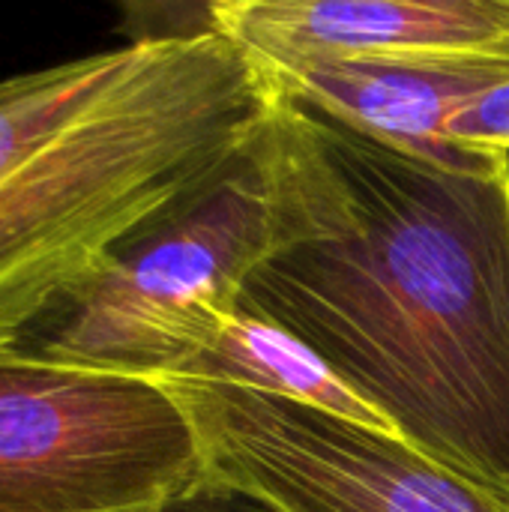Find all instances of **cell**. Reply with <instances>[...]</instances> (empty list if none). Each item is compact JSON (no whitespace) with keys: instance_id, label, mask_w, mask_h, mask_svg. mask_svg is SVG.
<instances>
[{"instance_id":"1","label":"cell","mask_w":509,"mask_h":512,"mask_svg":"<svg viewBox=\"0 0 509 512\" xmlns=\"http://www.w3.org/2000/svg\"><path fill=\"white\" fill-rule=\"evenodd\" d=\"M261 144L267 246L240 309L509 501V153H405L282 93Z\"/></svg>"},{"instance_id":"2","label":"cell","mask_w":509,"mask_h":512,"mask_svg":"<svg viewBox=\"0 0 509 512\" xmlns=\"http://www.w3.org/2000/svg\"><path fill=\"white\" fill-rule=\"evenodd\" d=\"M267 69L219 30L0 81V351L264 126Z\"/></svg>"},{"instance_id":"3","label":"cell","mask_w":509,"mask_h":512,"mask_svg":"<svg viewBox=\"0 0 509 512\" xmlns=\"http://www.w3.org/2000/svg\"><path fill=\"white\" fill-rule=\"evenodd\" d=\"M261 135L264 126L210 180L129 234L21 348L150 381L174 375L240 309L243 282L267 246Z\"/></svg>"},{"instance_id":"4","label":"cell","mask_w":509,"mask_h":512,"mask_svg":"<svg viewBox=\"0 0 509 512\" xmlns=\"http://www.w3.org/2000/svg\"><path fill=\"white\" fill-rule=\"evenodd\" d=\"M204 477L159 381L0 351V512H159Z\"/></svg>"},{"instance_id":"5","label":"cell","mask_w":509,"mask_h":512,"mask_svg":"<svg viewBox=\"0 0 509 512\" xmlns=\"http://www.w3.org/2000/svg\"><path fill=\"white\" fill-rule=\"evenodd\" d=\"M192 420L210 477L279 512H509L492 489L393 432L225 384H162Z\"/></svg>"},{"instance_id":"6","label":"cell","mask_w":509,"mask_h":512,"mask_svg":"<svg viewBox=\"0 0 509 512\" xmlns=\"http://www.w3.org/2000/svg\"><path fill=\"white\" fill-rule=\"evenodd\" d=\"M210 24L261 63L509 54V0H213Z\"/></svg>"},{"instance_id":"7","label":"cell","mask_w":509,"mask_h":512,"mask_svg":"<svg viewBox=\"0 0 509 512\" xmlns=\"http://www.w3.org/2000/svg\"><path fill=\"white\" fill-rule=\"evenodd\" d=\"M261 66L285 99L405 153L432 159H450L465 150L447 138V123L471 99L509 81V54Z\"/></svg>"},{"instance_id":"8","label":"cell","mask_w":509,"mask_h":512,"mask_svg":"<svg viewBox=\"0 0 509 512\" xmlns=\"http://www.w3.org/2000/svg\"><path fill=\"white\" fill-rule=\"evenodd\" d=\"M165 381L225 384L300 399L360 426L393 432V426L357 399L303 342L243 309L219 324Z\"/></svg>"},{"instance_id":"9","label":"cell","mask_w":509,"mask_h":512,"mask_svg":"<svg viewBox=\"0 0 509 512\" xmlns=\"http://www.w3.org/2000/svg\"><path fill=\"white\" fill-rule=\"evenodd\" d=\"M447 138L462 147L509 153V81L471 99L447 123Z\"/></svg>"},{"instance_id":"10","label":"cell","mask_w":509,"mask_h":512,"mask_svg":"<svg viewBox=\"0 0 509 512\" xmlns=\"http://www.w3.org/2000/svg\"><path fill=\"white\" fill-rule=\"evenodd\" d=\"M159 512H279L273 504L261 501L258 495L228 486L216 477H204L186 492L174 495Z\"/></svg>"}]
</instances>
